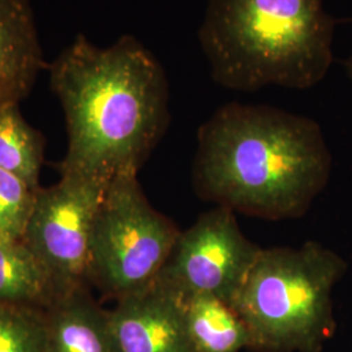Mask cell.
Masks as SVG:
<instances>
[{
  "label": "cell",
  "instance_id": "4",
  "mask_svg": "<svg viewBox=\"0 0 352 352\" xmlns=\"http://www.w3.org/2000/svg\"><path fill=\"white\" fill-rule=\"evenodd\" d=\"M346 272V260L316 241L260 250L228 305L251 344L316 351L334 327L333 289Z\"/></svg>",
  "mask_w": 352,
  "mask_h": 352
},
{
  "label": "cell",
  "instance_id": "3",
  "mask_svg": "<svg viewBox=\"0 0 352 352\" xmlns=\"http://www.w3.org/2000/svg\"><path fill=\"white\" fill-rule=\"evenodd\" d=\"M336 24L324 0H209L199 41L225 88L302 90L327 76Z\"/></svg>",
  "mask_w": 352,
  "mask_h": 352
},
{
  "label": "cell",
  "instance_id": "6",
  "mask_svg": "<svg viewBox=\"0 0 352 352\" xmlns=\"http://www.w3.org/2000/svg\"><path fill=\"white\" fill-rule=\"evenodd\" d=\"M106 187L60 174L56 184L38 189L23 241L50 272L60 295L87 287L91 228Z\"/></svg>",
  "mask_w": 352,
  "mask_h": 352
},
{
  "label": "cell",
  "instance_id": "14",
  "mask_svg": "<svg viewBox=\"0 0 352 352\" xmlns=\"http://www.w3.org/2000/svg\"><path fill=\"white\" fill-rule=\"evenodd\" d=\"M43 312L0 302V352H46Z\"/></svg>",
  "mask_w": 352,
  "mask_h": 352
},
{
  "label": "cell",
  "instance_id": "9",
  "mask_svg": "<svg viewBox=\"0 0 352 352\" xmlns=\"http://www.w3.org/2000/svg\"><path fill=\"white\" fill-rule=\"evenodd\" d=\"M45 67L30 0H0V106L23 101Z\"/></svg>",
  "mask_w": 352,
  "mask_h": 352
},
{
  "label": "cell",
  "instance_id": "5",
  "mask_svg": "<svg viewBox=\"0 0 352 352\" xmlns=\"http://www.w3.org/2000/svg\"><path fill=\"white\" fill-rule=\"evenodd\" d=\"M180 232L149 204L138 175L115 177L93 222L89 282L116 300L151 287Z\"/></svg>",
  "mask_w": 352,
  "mask_h": 352
},
{
  "label": "cell",
  "instance_id": "18",
  "mask_svg": "<svg viewBox=\"0 0 352 352\" xmlns=\"http://www.w3.org/2000/svg\"><path fill=\"white\" fill-rule=\"evenodd\" d=\"M0 235H1V234H0Z\"/></svg>",
  "mask_w": 352,
  "mask_h": 352
},
{
  "label": "cell",
  "instance_id": "15",
  "mask_svg": "<svg viewBox=\"0 0 352 352\" xmlns=\"http://www.w3.org/2000/svg\"><path fill=\"white\" fill-rule=\"evenodd\" d=\"M39 188H33L21 177L0 168V234L3 236L23 240Z\"/></svg>",
  "mask_w": 352,
  "mask_h": 352
},
{
  "label": "cell",
  "instance_id": "7",
  "mask_svg": "<svg viewBox=\"0 0 352 352\" xmlns=\"http://www.w3.org/2000/svg\"><path fill=\"white\" fill-rule=\"evenodd\" d=\"M260 250L241 232L235 212L217 206L180 232L155 283L182 300L212 295L230 304Z\"/></svg>",
  "mask_w": 352,
  "mask_h": 352
},
{
  "label": "cell",
  "instance_id": "2",
  "mask_svg": "<svg viewBox=\"0 0 352 352\" xmlns=\"http://www.w3.org/2000/svg\"><path fill=\"white\" fill-rule=\"evenodd\" d=\"M193 182L232 212L279 221L302 217L327 187L331 154L315 120L232 102L199 129Z\"/></svg>",
  "mask_w": 352,
  "mask_h": 352
},
{
  "label": "cell",
  "instance_id": "1",
  "mask_svg": "<svg viewBox=\"0 0 352 352\" xmlns=\"http://www.w3.org/2000/svg\"><path fill=\"white\" fill-rule=\"evenodd\" d=\"M49 74L68 132L60 174L102 186L138 175L170 122L168 81L158 59L132 36L102 49L80 34Z\"/></svg>",
  "mask_w": 352,
  "mask_h": 352
},
{
  "label": "cell",
  "instance_id": "11",
  "mask_svg": "<svg viewBox=\"0 0 352 352\" xmlns=\"http://www.w3.org/2000/svg\"><path fill=\"white\" fill-rule=\"evenodd\" d=\"M59 296L50 272L25 243L0 235V302L46 311Z\"/></svg>",
  "mask_w": 352,
  "mask_h": 352
},
{
  "label": "cell",
  "instance_id": "16",
  "mask_svg": "<svg viewBox=\"0 0 352 352\" xmlns=\"http://www.w3.org/2000/svg\"><path fill=\"white\" fill-rule=\"evenodd\" d=\"M343 67H344V71H346L347 76L352 80V54L347 59H344Z\"/></svg>",
  "mask_w": 352,
  "mask_h": 352
},
{
  "label": "cell",
  "instance_id": "10",
  "mask_svg": "<svg viewBox=\"0 0 352 352\" xmlns=\"http://www.w3.org/2000/svg\"><path fill=\"white\" fill-rule=\"evenodd\" d=\"M43 315L46 352H115L109 312L87 287L60 295Z\"/></svg>",
  "mask_w": 352,
  "mask_h": 352
},
{
  "label": "cell",
  "instance_id": "8",
  "mask_svg": "<svg viewBox=\"0 0 352 352\" xmlns=\"http://www.w3.org/2000/svg\"><path fill=\"white\" fill-rule=\"evenodd\" d=\"M116 302L109 312L115 352H195L184 302L171 291L154 282Z\"/></svg>",
  "mask_w": 352,
  "mask_h": 352
},
{
  "label": "cell",
  "instance_id": "17",
  "mask_svg": "<svg viewBox=\"0 0 352 352\" xmlns=\"http://www.w3.org/2000/svg\"><path fill=\"white\" fill-rule=\"evenodd\" d=\"M343 21H352V19H349V20H343Z\"/></svg>",
  "mask_w": 352,
  "mask_h": 352
},
{
  "label": "cell",
  "instance_id": "12",
  "mask_svg": "<svg viewBox=\"0 0 352 352\" xmlns=\"http://www.w3.org/2000/svg\"><path fill=\"white\" fill-rule=\"evenodd\" d=\"M189 340L195 352H239L251 337L236 312L212 295L183 300Z\"/></svg>",
  "mask_w": 352,
  "mask_h": 352
},
{
  "label": "cell",
  "instance_id": "13",
  "mask_svg": "<svg viewBox=\"0 0 352 352\" xmlns=\"http://www.w3.org/2000/svg\"><path fill=\"white\" fill-rule=\"evenodd\" d=\"M19 104L0 106V168L21 177L33 188H39L43 138L26 123Z\"/></svg>",
  "mask_w": 352,
  "mask_h": 352
}]
</instances>
